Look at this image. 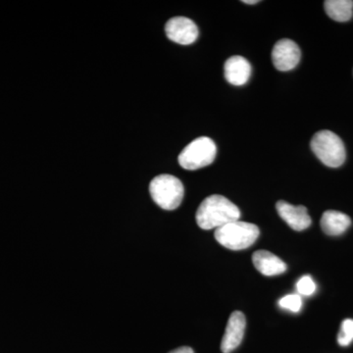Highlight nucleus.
I'll return each mask as SVG.
<instances>
[{"label":"nucleus","instance_id":"nucleus-16","mask_svg":"<svg viewBox=\"0 0 353 353\" xmlns=\"http://www.w3.org/2000/svg\"><path fill=\"white\" fill-rule=\"evenodd\" d=\"M296 290L301 296H310L316 292L314 280L310 276H303L296 283Z\"/></svg>","mask_w":353,"mask_h":353},{"label":"nucleus","instance_id":"nucleus-17","mask_svg":"<svg viewBox=\"0 0 353 353\" xmlns=\"http://www.w3.org/2000/svg\"><path fill=\"white\" fill-rule=\"evenodd\" d=\"M169 353H194L192 347H182L176 348V350H172Z\"/></svg>","mask_w":353,"mask_h":353},{"label":"nucleus","instance_id":"nucleus-8","mask_svg":"<svg viewBox=\"0 0 353 353\" xmlns=\"http://www.w3.org/2000/svg\"><path fill=\"white\" fill-rule=\"evenodd\" d=\"M245 316L243 312L234 311L232 313L221 343L223 353L232 352L241 345L245 336Z\"/></svg>","mask_w":353,"mask_h":353},{"label":"nucleus","instance_id":"nucleus-9","mask_svg":"<svg viewBox=\"0 0 353 353\" xmlns=\"http://www.w3.org/2000/svg\"><path fill=\"white\" fill-rule=\"evenodd\" d=\"M276 208L280 217L294 231H304L310 227L312 221L304 206H294L289 202L280 201L276 204Z\"/></svg>","mask_w":353,"mask_h":353},{"label":"nucleus","instance_id":"nucleus-13","mask_svg":"<svg viewBox=\"0 0 353 353\" xmlns=\"http://www.w3.org/2000/svg\"><path fill=\"white\" fill-rule=\"evenodd\" d=\"M324 8L327 15L336 22H347L353 15L352 0H327Z\"/></svg>","mask_w":353,"mask_h":353},{"label":"nucleus","instance_id":"nucleus-6","mask_svg":"<svg viewBox=\"0 0 353 353\" xmlns=\"http://www.w3.org/2000/svg\"><path fill=\"white\" fill-rule=\"evenodd\" d=\"M301 50L292 39H281L274 46L272 61L279 71L287 72L296 68L301 60Z\"/></svg>","mask_w":353,"mask_h":353},{"label":"nucleus","instance_id":"nucleus-12","mask_svg":"<svg viewBox=\"0 0 353 353\" xmlns=\"http://www.w3.org/2000/svg\"><path fill=\"white\" fill-rule=\"evenodd\" d=\"M321 228L329 236H340L352 225V220L345 213L340 211L328 210L322 215Z\"/></svg>","mask_w":353,"mask_h":353},{"label":"nucleus","instance_id":"nucleus-5","mask_svg":"<svg viewBox=\"0 0 353 353\" xmlns=\"http://www.w3.org/2000/svg\"><path fill=\"white\" fill-rule=\"evenodd\" d=\"M217 154L214 141L208 137L194 139L179 155V164L185 170H197L212 164Z\"/></svg>","mask_w":353,"mask_h":353},{"label":"nucleus","instance_id":"nucleus-15","mask_svg":"<svg viewBox=\"0 0 353 353\" xmlns=\"http://www.w3.org/2000/svg\"><path fill=\"white\" fill-rule=\"evenodd\" d=\"M279 305L285 309V310L296 313L301 311V306H303V301H301V297L299 294H288V296L280 299Z\"/></svg>","mask_w":353,"mask_h":353},{"label":"nucleus","instance_id":"nucleus-1","mask_svg":"<svg viewBox=\"0 0 353 353\" xmlns=\"http://www.w3.org/2000/svg\"><path fill=\"white\" fill-rule=\"evenodd\" d=\"M241 211L236 204L220 194L206 197L197 209V225L203 230L218 229L240 220Z\"/></svg>","mask_w":353,"mask_h":353},{"label":"nucleus","instance_id":"nucleus-4","mask_svg":"<svg viewBox=\"0 0 353 353\" xmlns=\"http://www.w3.org/2000/svg\"><path fill=\"white\" fill-rule=\"evenodd\" d=\"M150 192L153 201L164 210H175L182 203L185 189L175 176L163 174L150 182Z\"/></svg>","mask_w":353,"mask_h":353},{"label":"nucleus","instance_id":"nucleus-14","mask_svg":"<svg viewBox=\"0 0 353 353\" xmlns=\"http://www.w3.org/2000/svg\"><path fill=\"white\" fill-rule=\"evenodd\" d=\"M353 341V320L345 319L341 323L338 343L341 347H347Z\"/></svg>","mask_w":353,"mask_h":353},{"label":"nucleus","instance_id":"nucleus-3","mask_svg":"<svg viewBox=\"0 0 353 353\" xmlns=\"http://www.w3.org/2000/svg\"><path fill=\"white\" fill-rule=\"evenodd\" d=\"M311 150L326 166L338 168L345 161V148L340 137L334 132L323 130L316 132L311 139Z\"/></svg>","mask_w":353,"mask_h":353},{"label":"nucleus","instance_id":"nucleus-2","mask_svg":"<svg viewBox=\"0 0 353 353\" xmlns=\"http://www.w3.org/2000/svg\"><path fill=\"white\" fill-rule=\"evenodd\" d=\"M259 234L256 225L238 220L216 229L215 239L228 250H241L252 246Z\"/></svg>","mask_w":353,"mask_h":353},{"label":"nucleus","instance_id":"nucleus-10","mask_svg":"<svg viewBox=\"0 0 353 353\" xmlns=\"http://www.w3.org/2000/svg\"><path fill=\"white\" fill-rule=\"evenodd\" d=\"M224 72L228 83L234 85H243L250 80L252 65L245 57L236 55L225 62Z\"/></svg>","mask_w":353,"mask_h":353},{"label":"nucleus","instance_id":"nucleus-7","mask_svg":"<svg viewBox=\"0 0 353 353\" xmlns=\"http://www.w3.org/2000/svg\"><path fill=\"white\" fill-rule=\"evenodd\" d=\"M167 38L174 43L188 46L199 38V29L194 21L185 17L171 18L165 25Z\"/></svg>","mask_w":353,"mask_h":353},{"label":"nucleus","instance_id":"nucleus-11","mask_svg":"<svg viewBox=\"0 0 353 353\" xmlns=\"http://www.w3.org/2000/svg\"><path fill=\"white\" fill-rule=\"evenodd\" d=\"M252 261L257 271L268 277L281 275L287 270V264L279 259L277 255L267 250H259L253 253Z\"/></svg>","mask_w":353,"mask_h":353},{"label":"nucleus","instance_id":"nucleus-18","mask_svg":"<svg viewBox=\"0 0 353 353\" xmlns=\"http://www.w3.org/2000/svg\"><path fill=\"white\" fill-rule=\"evenodd\" d=\"M243 3L245 4H256L259 3V0H243Z\"/></svg>","mask_w":353,"mask_h":353}]
</instances>
